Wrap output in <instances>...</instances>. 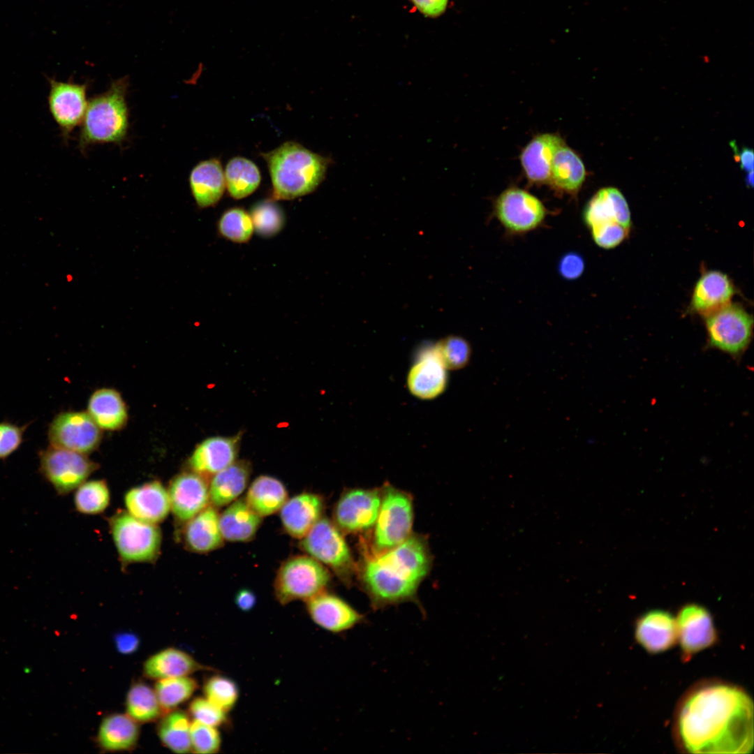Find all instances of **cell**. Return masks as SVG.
Listing matches in <instances>:
<instances>
[{
    "label": "cell",
    "instance_id": "6da1fadb",
    "mask_svg": "<svg viewBox=\"0 0 754 754\" xmlns=\"http://www.w3.org/2000/svg\"><path fill=\"white\" fill-rule=\"evenodd\" d=\"M674 732L688 753L747 754L753 748V702L741 687L707 681L679 704Z\"/></svg>",
    "mask_w": 754,
    "mask_h": 754
},
{
    "label": "cell",
    "instance_id": "7a4b0ae2",
    "mask_svg": "<svg viewBox=\"0 0 754 754\" xmlns=\"http://www.w3.org/2000/svg\"><path fill=\"white\" fill-rule=\"evenodd\" d=\"M431 556L424 537L412 533L405 541L378 554H364L359 566L361 585L374 609L414 601L428 575Z\"/></svg>",
    "mask_w": 754,
    "mask_h": 754
},
{
    "label": "cell",
    "instance_id": "3957f363",
    "mask_svg": "<svg viewBox=\"0 0 754 754\" xmlns=\"http://www.w3.org/2000/svg\"><path fill=\"white\" fill-rule=\"evenodd\" d=\"M262 156L268 165L276 200H293L313 192L323 181L331 163L329 158L292 141Z\"/></svg>",
    "mask_w": 754,
    "mask_h": 754
},
{
    "label": "cell",
    "instance_id": "277c9868",
    "mask_svg": "<svg viewBox=\"0 0 754 754\" xmlns=\"http://www.w3.org/2000/svg\"><path fill=\"white\" fill-rule=\"evenodd\" d=\"M127 76L113 80L109 88L88 101L81 123L78 148L83 154L91 145H121L129 129V110L126 101Z\"/></svg>",
    "mask_w": 754,
    "mask_h": 754
},
{
    "label": "cell",
    "instance_id": "5b68a950",
    "mask_svg": "<svg viewBox=\"0 0 754 754\" xmlns=\"http://www.w3.org/2000/svg\"><path fill=\"white\" fill-rule=\"evenodd\" d=\"M381 503L372 534L364 553L378 554L395 547L413 533L412 496L391 485L380 488Z\"/></svg>",
    "mask_w": 754,
    "mask_h": 754
},
{
    "label": "cell",
    "instance_id": "8992f818",
    "mask_svg": "<svg viewBox=\"0 0 754 754\" xmlns=\"http://www.w3.org/2000/svg\"><path fill=\"white\" fill-rule=\"evenodd\" d=\"M331 575L327 568L307 554L285 560L276 573L274 595L281 605L295 600L306 601L325 591Z\"/></svg>",
    "mask_w": 754,
    "mask_h": 754
},
{
    "label": "cell",
    "instance_id": "52a82bcc",
    "mask_svg": "<svg viewBox=\"0 0 754 754\" xmlns=\"http://www.w3.org/2000/svg\"><path fill=\"white\" fill-rule=\"evenodd\" d=\"M110 527L117 553L124 564L151 563L158 558L162 535L156 524L121 511L110 519Z\"/></svg>",
    "mask_w": 754,
    "mask_h": 754
},
{
    "label": "cell",
    "instance_id": "ba28073f",
    "mask_svg": "<svg viewBox=\"0 0 754 754\" xmlns=\"http://www.w3.org/2000/svg\"><path fill=\"white\" fill-rule=\"evenodd\" d=\"M300 547L307 555L332 570L346 583L350 582L357 570L343 533L325 517H322L300 539Z\"/></svg>",
    "mask_w": 754,
    "mask_h": 754
},
{
    "label": "cell",
    "instance_id": "9c48e42d",
    "mask_svg": "<svg viewBox=\"0 0 754 754\" xmlns=\"http://www.w3.org/2000/svg\"><path fill=\"white\" fill-rule=\"evenodd\" d=\"M706 327L710 347L739 357L751 341L753 320L742 307L730 303L706 316Z\"/></svg>",
    "mask_w": 754,
    "mask_h": 754
},
{
    "label": "cell",
    "instance_id": "30bf717a",
    "mask_svg": "<svg viewBox=\"0 0 754 754\" xmlns=\"http://www.w3.org/2000/svg\"><path fill=\"white\" fill-rule=\"evenodd\" d=\"M39 470L60 495L77 489L97 468L86 454L50 446L40 452Z\"/></svg>",
    "mask_w": 754,
    "mask_h": 754
},
{
    "label": "cell",
    "instance_id": "8fae6325",
    "mask_svg": "<svg viewBox=\"0 0 754 754\" xmlns=\"http://www.w3.org/2000/svg\"><path fill=\"white\" fill-rule=\"evenodd\" d=\"M494 208L499 222L514 234L536 229L547 214L544 205L537 197L517 187L503 191L495 200Z\"/></svg>",
    "mask_w": 754,
    "mask_h": 754
},
{
    "label": "cell",
    "instance_id": "7c38bea8",
    "mask_svg": "<svg viewBox=\"0 0 754 754\" xmlns=\"http://www.w3.org/2000/svg\"><path fill=\"white\" fill-rule=\"evenodd\" d=\"M380 503V488L346 490L335 504L333 522L343 533L370 531L378 517Z\"/></svg>",
    "mask_w": 754,
    "mask_h": 754
},
{
    "label": "cell",
    "instance_id": "4fadbf2b",
    "mask_svg": "<svg viewBox=\"0 0 754 754\" xmlns=\"http://www.w3.org/2000/svg\"><path fill=\"white\" fill-rule=\"evenodd\" d=\"M101 430L88 413L66 411L53 419L47 435L52 446L86 454L99 445Z\"/></svg>",
    "mask_w": 754,
    "mask_h": 754
},
{
    "label": "cell",
    "instance_id": "5bb4252c",
    "mask_svg": "<svg viewBox=\"0 0 754 754\" xmlns=\"http://www.w3.org/2000/svg\"><path fill=\"white\" fill-rule=\"evenodd\" d=\"M48 80L49 110L61 131L63 140L66 142L72 131L81 124L84 118L88 104V84H78L71 80Z\"/></svg>",
    "mask_w": 754,
    "mask_h": 754
},
{
    "label": "cell",
    "instance_id": "9a60e30c",
    "mask_svg": "<svg viewBox=\"0 0 754 754\" xmlns=\"http://www.w3.org/2000/svg\"><path fill=\"white\" fill-rule=\"evenodd\" d=\"M676 619L677 642L685 659L714 645L717 633L710 612L702 605L688 604Z\"/></svg>",
    "mask_w": 754,
    "mask_h": 754
},
{
    "label": "cell",
    "instance_id": "2e32d148",
    "mask_svg": "<svg viewBox=\"0 0 754 754\" xmlns=\"http://www.w3.org/2000/svg\"><path fill=\"white\" fill-rule=\"evenodd\" d=\"M207 480L191 471L177 475L170 481L167 489L170 510L177 520L185 523L209 504Z\"/></svg>",
    "mask_w": 754,
    "mask_h": 754
},
{
    "label": "cell",
    "instance_id": "e0dca14e",
    "mask_svg": "<svg viewBox=\"0 0 754 754\" xmlns=\"http://www.w3.org/2000/svg\"><path fill=\"white\" fill-rule=\"evenodd\" d=\"M305 603L311 620L319 627L334 634L348 631L364 621V615L346 601L325 591Z\"/></svg>",
    "mask_w": 754,
    "mask_h": 754
},
{
    "label": "cell",
    "instance_id": "ac0fdd59",
    "mask_svg": "<svg viewBox=\"0 0 754 754\" xmlns=\"http://www.w3.org/2000/svg\"><path fill=\"white\" fill-rule=\"evenodd\" d=\"M447 383L446 369L438 358L434 344L422 347L408 374L409 391L420 399H431L445 390Z\"/></svg>",
    "mask_w": 754,
    "mask_h": 754
},
{
    "label": "cell",
    "instance_id": "d6986e66",
    "mask_svg": "<svg viewBox=\"0 0 754 754\" xmlns=\"http://www.w3.org/2000/svg\"><path fill=\"white\" fill-rule=\"evenodd\" d=\"M124 501L130 515L151 524L163 522L170 510L168 489L158 480L130 489L124 494Z\"/></svg>",
    "mask_w": 754,
    "mask_h": 754
},
{
    "label": "cell",
    "instance_id": "ffe728a7",
    "mask_svg": "<svg viewBox=\"0 0 754 754\" xmlns=\"http://www.w3.org/2000/svg\"><path fill=\"white\" fill-rule=\"evenodd\" d=\"M635 637L649 653L664 652L677 642L676 619L665 610L649 611L637 620Z\"/></svg>",
    "mask_w": 754,
    "mask_h": 754
},
{
    "label": "cell",
    "instance_id": "44dd1931",
    "mask_svg": "<svg viewBox=\"0 0 754 754\" xmlns=\"http://www.w3.org/2000/svg\"><path fill=\"white\" fill-rule=\"evenodd\" d=\"M239 436H213L200 443L190 457L191 471L207 480L235 461Z\"/></svg>",
    "mask_w": 754,
    "mask_h": 754
},
{
    "label": "cell",
    "instance_id": "7402d4cb",
    "mask_svg": "<svg viewBox=\"0 0 754 754\" xmlns=\"http://www.w3.org/2000/svg\"><path fill=\"white\" fill-rule=\"evenodd\" d=\"M324 501L318 494L303 492L288 498L280 510L285 531L291 537L302 538L323 517Z\"/></svg>",
    "mask_w": 754,
    "mask_h": 754
},
{
    "label": "cell",
    "instance_id": "603a6c76",
    "mask_svg": "<svg viewBox=\"0 0 754 754\" xmlns=\"http://www.w3.org/2000/svg\"><path fill=\"white\" fill-rule=\"evenodd\" d=\"M565 142L554 133L535 135L523 149L521 164L528 180L531 183H549L553 157Z\"/></svg>",
    "mask_w": 754,
    "mask_h": 754
},
{
    "label": "cell",
    "instance_id": "cb8c5ba5",
    "mask_svg": "<svg viewBox=\"0 0 754 754\" xmlns=\"http://www.w3.org/2000/svg\"><path fill=\"white\" fill-rule=\"evenodd\" d=\"M584 223L590 228L605 223H619L630 228V212L622 193L614 187H605L598 191L586 203L584 209Z\"/></svg>",
    "mask_w": 754,
    "mask_h": 754
},
{
    "label": "cell",
    "instance_id": "d4e9b609",
    "mask_svg": "<svg viewBox=\"0 0 754 754\" xmlns=\"http://www.w3.org/2000/svg\"><path fill=\"white\" fill-rule=\"evenodd\" d=\"M219 515L216 508L209 504L185 522L183 533L185 547L199 554L208 553L221 547L224 538L220 528Z\"/></svg>",
    "mask_w": 754,
    "mask_h": 754
},
{
    "label": "cell",
    "instance_id": "484cf974",
    "mask_svg": "<svg viewBox=\"0 0 754 754\" xmlns=\"http://www.w3.org/2000/svg\"><path fill=\"white\" fill-rule=\"evenodd\" d=\"M191 194L197 206L207 208L214 206L221 198L226 188L224 171L221 161L209 158L198 163L188 177Z\"/></svg>",
    "mask_w": 754,
    "mask_h": 754
},
{
    "label": "cell",
    "instance_id": "4316f807",
    "mask_svg": "<svg viewBox=\"0 0 754 754\" xmlns=\"http://www.w3.org/2000/svg\"><path fill=\"white\" fill-rule=\"evenodd\" d=\"M735 293L728 276L718 271H709L699 279L693 293L691 306L705 317L730 303Z\"/></svg>",
    "mask_w": 754,
    "mask_h": 754
},
{
    "label": "cell",
    "instance_id": "83f0119b",
    "mask_svg": "<svg viewBox=\"0 0 754 754\" xmlns=\"http://www.w3.org/2000/svg\"><path fill=\"white\" fill-rule=\"evenodd\" d=\"M251 471L250 464L237 461L214 475L209 483L210 504L223 507L237 500L248 485Z\"/></svg>",
    "mask_w": 754,
    "mask_h": 754
},
{
    "label": "cell",
    "instance_id": "f1b7e54d",
    "mask_svg": "<svg viewBox=\"0 0 754 754\" xmlns=\"http://www.w3.org/2000/svg\"><path fill=\"white\" fill-rule=\"evenodd\" d=\"M262 518L250 508L245 499L237 498L219 515L224 540L238 542L251 541L261 525Z\"/></svg>",
    "mask_w": 754,
    "mask_h": 754
},
{
    "label": "cell",
    "instance_id": "f546056e",
    "mask_svg": "<svg viewBox=\"0 0 754 754\" xmlns=\"http://www.w3.org/2000/svg\"><path fill=\"white\" fill-rule=\"evenodd\" d=\"M586 174L580 157L564 143L553 157L549 184L558 191L575 195L585 181Z\"/></svg>",
    "mask_w": 754,
    "mask_h": 754
},
{
    "label": "cell",
    "instance_id": "4dcf8cb0",
    "mask_svg": "<svg viewBox=\"0 0 754 754\" xmlns=\"http://www.w3.org/2000/svg\"><path fill=\"white\" fill-rule=\"evenodd\" d=\"M207 669L211 668L200 664L186 652L168 648L150 656L144 664L143 672L148 678L162 679L188 676Z\"/></svg>",
    "mask_w": 754,
    "mask_h": 754
},
{
    "label": "cell",
    "instance_id": "1f68e13d",
    "mask_svg": "<svg viewBox=\"0 0 754 754\" xmlns=\"http://www.w3.org/2000/svg\"><path fill=\"white\" fill-rule=\"evenodd\" d=\"M87 413L104 430H119L128 420L126 406L121 394L111 388L99 389L91 394Z\"/></svg>",
    "mask_w": 754,
    "mask_h": 754
},
{
    "label": "cell",
    "instance_id": "d6a6232c",
    "mask_svg": "<svg viewBox=\"0 0 754 754\" xmlns=\"http://www.w3.org/2000/svg\"><path fill=\"white\" fill-rule=\"evenodd\" d=\"M244 499L255 512L264 517L279 511L288 499V494L279 480L260 475L253 481Z\"/></svg>",
    "mask_w": 754,
    "mask_h": 754
},
{
    "label": "cell",
    "instance_id": "836d02e7",
    "mask_svg": "<svg viewBox=\"0 0 754 754\" xmlns=\"http://www.w3.org/2000/svg\"><path fill=\"white\" fill-rule=\"evenodd\" d=\"M138 737L139 727L135 720L128 715L114 714L101 722L98 741L106 751H128L134 748Z\"/></svg>",
    "mask_w": 754,
    "mask_h": 754
},
{
    "label": "cell",
    "instance_id": "e575fe53",
    "mask_svg": "<svg viewBox=\"0 0 754 754\" xmlns=\"http://www.w3.org/2000/svg\"><path fill=\"white\" fill-rule=\"evenodd\" d=\"M226 188L235 199H242L253 193L261 181L260 172L251 160L236 156L231 158L224 171Z\"/></svg>",
    "mask_w": 754,
    "mask_h": 754
},
{
    "label": "cell",
    "instance_id": "d590c367",
    "mask_svg": "<svg viewBox=\"0 0 754 754\" xmlns=\"http://www.w3.org/2000/svg\"><path fill=\"white\" fill-rule=\"evenodd\" d=\"M191 722L182 711H170L158 725V734L162 743L176 753H186L191 749Z\"/></svg>",
    "mask_w": 754,
    "mask_h": 754
},
{
    "label": "cell",
    "instance_id": "8d00e7d4",
    "mask_svg": "<svg viewBox=\"0 0 754 754\" xmlns=\"http://www.w3.org/2000/svg\"><path fill=\"white\" fill-rule=\"evenodd\" d=\"M126 711L136 722L156 720L162 712L155 690L143 682L133 683L126 696Z\"/></svg>",
    "mask_w": 754,
    "mask_h": 754
},
{
    "label": "cell",
    "instance_id": "74e56055",
    "mask_svg": "<svg viewBox=\"0 0 754 754\" xmlns=\"http://www.w3.org/2000/svg\"><path fill=\"white\" fill-rule=\"evenodd\" d=\"M197 687L195 679L184 676L158 679L154 690L162 710L170 711L189 699Z\"/></svg>",
    "mask_w": 754,
    "mask_h": 754
},
{
    "label": "cell",
    "instance_id": "f35d334b",
    "mask_svg": "<svg viewBox=\"0 0 754 754\" xmlns=\"http://www.w3.org/2000/svg\"><path fill=\"white\" fill-rule=\"evenodd\" d=\"M110 501L108 486L102 480L84 482L77 488L74 495L75 509L84 515H97L104 512Z\"/></svg>",
    "mask_w": 754,
    "mask_h": 754
},
{
    "label": "cell",
    "instance_id": "ab89813d",
    "mask_svg": "<svg viewBox=\"0 0 754 754\" xmlns=\"http://www.w3.org/2000/svg\"><path fill=\"white\" fill-rule=\"evenodd\" d=\"M218 230L223 237L236 243L250 240L254 226L249 213L241 207H232L223 213L218 222Z\"/></svg>",
    "mask_w": 754,
    "mask_h": 754
},
{
    "label": "cell",
    "instance_id": "60d3db41",
    "mask_svg": "<svg viewBox=\"0 0 754 754\" xmlns=\"http://www.w3.org/2000/svg\"><path fill=\"white\" fill-rule=\"evenodd\" d=\"M205 697L226 713L232 709L239 695L237 684L232 679L220 674L209 677L203 686Z\"/></svg>",
    "mask_w": 754,
    "mask_h": 754
},
{
    "label": "cell",
    "instance_id": "b9f144b4",
    "mask_svg": "<svg viewBox=\"0 0 754 754\" xmlns=\"http://www.w3.org/2000/svg\"><path fill=\"white\" fill-rule=\"evenodd\" d=\"M254 230L264 237L276 235L284 225V215L279 206L272 200L256 203L251 209Z\"/></svg>",
    "mask_w": 754,
    "mask_h": 754
},
{
    "label": "cell",
    "instance_id": "7bdbcfd3",
    "mask_svg": "<svg viewBox=\"0 0 754 754\" xmlns=\"http://www.w3.org/2000/svg\"><path fill=\"white\" fill-rule=\"evenodd\" d=\"M438 358L446 369L464 367L469 362L471 348L469 343L458 336H449L434 344Z\"/></svg>",
    "mask_w": 754,
    "mask_h": 754
},
{
    "label": "cell",
    "instance_id": "ee69618b",
    "mask_svg": "<svg viewBox=\"0 0 754 754\" xmlns=\"http://www.w3.org/2000/svg\"><path fill=\"white\" fill-rule=\"evenodd\" d=\"M190 733L191 749L194 753L212 754L219 751L221 738L217 727L193 720Z\"/></svg>",
    "mask_w": 754,
    "mask_h": 754
},
{
    "label": "cell",
    "instance_id": "f6af8a7d",
    "mask_svg": "<svg viewBox=\"0 0 754 754\" xmlns=\"http://www.w3.org/2000/svg\"><path fill=\"white\" fill-rule=\"evenodd\" d=\"M189 714L193 720L218 727L228 721L227 713L206 697H196L189 705Z\"/></svg>",
    "mask_w": 754,
    "mask_h": 754
},
{
    "label": "cell",
    "instance_id": "bcb514c9",
    "mask_svg": "<svg viewBox=\"0 0 754 754\" xmlns=\"http://www.w3.org/2000/svg\"><path fill=\"white\" fill-rule=\"evenodd\" d=\"M589 229L595 243L607 249L620 244L628 236L630 230L616 223L596 225Z\"/></svg>",
    "mask_w": 754,
    "mask_h": 754
},
{
    "label": "cell",
    "instance_id": "7dc6e473",
    "mask_svg": "<svg viewBox=\"0 0 754 754\" xmlns=\"http://www.w3.org/2000/svg\"><path fill=\"white\" fill-rule=\"evenodd\" d=\"M26 427L8 422H0V459L7 458L19 448Z\"/></svg>",
    "mask_w": 754,
    "mask_h": 754
},
{
    "label": "cell",
    "instance_id": "c3c4849f",
    "mask_svg": "<svg viewBox=\"0 0 754 754\" xmlns=\"http://www.w3.org/2000/svg\"><path fill=\"white\" fill-rule=\"evenodd\" d=\"M561 274L566 279L577 278L584 269V262L576 254H568L561 261L559 265Z\"/></svg>",
    "mask_w": 754,
    "mask_h": 754
},
{
    "label": "cell",
    "instance_id": "681fc988",
    "mask_svg": "<svg viewBox=\"0 0 754 754\" xmlns=\"http://www.w3.org/2000/svg\"><path fill=\"white\" fill-rule=\"evenodd\" d=\"M117 651L122 654L133 653L139 647V637L134 633L123 632L117 633L114 637Z\"/></svg>",
    "mask_w": 754,
    "mask_h": 754
},
{
    "label": "cell",
    "instance_id": "f907efd6",
    "mask_svg": "<svg viewBox=\"0 0 754 754\" xmlns=\"http://www.w3.org/2000/svg\"><path fill=\"white\" fill-rule=\"evenodd\" d=\"M417 8L429 17H437L442 14L448 0H412Z\"/></svg>",
    "mask_w": 754,
    "mask_h": 754
},
{
    "label": "cell",
    "instance_id": "816d5d0a",
    "mask_svg": "<svg viewBox=\"0 0 754 754\" xmlns=\"http://www.w3.org/2000/svg\"><path fill=\"white\" fill-rule=\"evenodd\" d=\"M730 147L734 151V156L737 162L739 163L741 170L748 172L753 170V151L748 147H742L739 149L735 141L730 142Z\"/></svg>",
    "mask_w": 754,
    "mask_h": 754
},
{
    "label": "cell",
    "instance_id": "f5cc1de1",
    "mask_svg": "<svg viewBox=\"0 0 754 754\" xmlns=\"http://www.w3.org/2000/svg\"><path fill=\"white\" fill-rule=\"evenodd\" d=\"M235 603L240 610L249 612L256 605V596L250 589H242L235 594Z\"/></svg>",
    "mask_w": 754,
    "mask_h": 754
},
{
    "label": "cell",
    "instance_id": "db71d44e",
    "mask_svg": "<svg viewBox=\"0 0 754 754\" xmlns=\"http://www.w3.org/2000/svg\"><path fill=\"white\" fill-rule=\"evenodd\" d=\"M753 179H754V177H753V170L748 172L747 173V175H746V179H745L746 184L747 187H748V188H753V184H754Z\"/></svg>",
    "mask_w": 754,
    "mask_h": 754
}]
</instances>
